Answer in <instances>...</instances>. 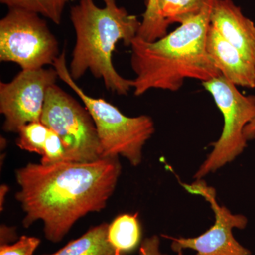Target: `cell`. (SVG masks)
<instances>
[{
	"label": "cell",
	"instance_id": "obj_18",
	"mask_svg": "<svg viewBox=\"0 0 255 255\" xmlns=\"http://www.w3.org/2000/svg\"><path fill=\"white\" fill-rule=\"evenodd\" d=\"M63 162H65V151L63 143L58 134L49 129L41 155V163L49 165Z\"/></svg>",
	"mask_w": 255,
	"mask_h": 255
},
{
	"label": "cell",
	"instance_id": "obj_3",
	"mask_svg": "<svg viewBox=\"0 0 255 255\" xmlns=\"http://www.w3.org/2000/svg\"><path fill=\"white\" fill-rule=\"evenodd\" d=\"M103 1L105 6L99 7L94 0H80L70 9L76 40L68 70L75 81L89 70L109 91L126 96L132 89V80L119 75L112 56L119 41L131 46L141 21L119 6L117 0Z\"/></svg>",
	"mask_w": 255,
	"mask_h": 255
},
{
	"label": "cell",
	"instance_id": "obj_4",
	"mask_svg": "<svg viewBox=\"0 0 255 255\" xmlns=\"http://www.w3.org/2000/svg\"><path fill=\"white\" fill-rule=\"evenodd\" d=\"M53 67L58 78L75 92L93 119L100 140L102 158L125 157L132 166L141 163L142 148L155 132V124L149 116L129 117L103 99L87 95L72 78L63 50Z\"/></svg>",
	"mask_w": 255,
	"mask_h": 255
},
{
	"label": "cell",
	"instance_id": "obj_8",
	"mask_svg": "<svg viewBox=\"0 0 255 255\" xmlns=\"http://www.w3.org/2000/svg\"><path fill=\"white\" fill-rule=\"evenodd\" d=\"M54 68L21 70L9 82H0V113L4 117L2 129L18 132L20 128L41 121L48 88L56 83Z\"/></svg>",
	"mask_w": 255,
	"mask_h": 255
},
{
	"label": "cell",
	"instance_id": "obj_6",
	"mask_svg": "<svg viewBox=\"0 0 255 255\" xmlns=\"http://www.w3.org/2000/svg\"><path fill=\"white\" fill-rule=\"evenodd\" d=\"M41 122L60 137L65 162H91L102 158L100 140L91 115L56 84L47 91Z\"/></svg>",
	"mask_w": 255,
	"mask_h": 255
},
{
	"label": "cell",
	"instance_id": "obj_24",
	"mask_svg": "<svg viewBox=\"0 0 255 255\" xmlns=\"http://www.w3.org/2000/svg\"><path fill=\"white\" fill-rule=\"evenodd\" d=\"M79 1H80V0H79Z\"/></svg>",
	"mask_w": 255,
	"mask_h": 255
},
{
	"label": "cell",
	"instance_id": "obj_20",
	"mask_svg": "<svg viewBox=\"0 0 255 255\" xmlns=\"http://www.w3.org/2000/svg\"><path fill=\"white\" fill-rule=\"evenodd\" d=\"M160 241L157 236L145 238L140 244L139 255H168L159 251Z\"/></svg>",
	"mask_w": 255,
	"mask_h": 255
},
{
	"label": "cell",
	"instance_id": "obj_16",
	"mask_svg": "<svg viewBox=\"0 0 255 255\" xmlns=\"http://www.w3.org/2000/svg\"><path fill=\"white\" fill-rule=\"evenodd\" d=\"M169 25L159 14V0H147L137 37L146 41L153 42L167 34Z\"/></svg>",
	"mask_w": 255,
	"mask_h": 255
},
{
	"label": "cell",
	"instance_id": "obj_2",
	"mask_svg": "<svg viewBox=\"0 0 255 255\" xmlns=\"http://www.w3.org/2000/svg\"><path fill=\"white\" fill-rule=\"evenodd\" d=\"M216 1L157 41H146L137 36L132 41L130 64L135 74L132 80L135 96L154 89L177 92L186 79L203 82L221 75L206 49Z\"/></svg>",
	"mask_w": 255,
	"mask_h": 255
},
{
	"label": "cell",
	"instance_id": "obj_23",
	"mask_svg": "<svg viewBox=\"0 0 255 255\" xmlns=\"http://www.w3.org/2000/svg\"><path fill=\"white\" fill-rule=\"evenodd\" d=\"M9 191V187L5 185V184L1 185V188H0V209H1V211H2V210L4 209L2 206L4 204L5 196H6V194H7Z\"/></svg>",
	"mask_w": 255,
	"mask_h": 255
},
{
	"label": "cell",
	"instance_id": "obj_15",
	"mask_svg": "<svg viewBox=\"0 0 255 255\" xmlns=\"http://www.w3.org/2000/svg\"><path fill=\"white\" fill-rule=\"evenodd\" d=\"M9 9H20L44 16L57 25L61 23L69 0H0Z\"/></svg>",
	"mask_w": 255,
	"mask_h": 255
},
{
	"label": "cell",
	"instance_id": "obj_5",
	"mask_svg": "<svg viewBox=\"0 0 255 255\" xmlns=\"http://www.w3.org/2000/svg\"><path fill=\"white\" fill-rule=\"evenodd\" d=\"M212 96L223 117V131L213 150L194 176L201 179L241 155L247 147L244 129L255 119V95L242 94L237 86L222 75L201 82Z\"/></svg>",
	"mask_w": 255,
	"mask_h": 255
},
{
	"label": "cell",
	"instance_id": "obj_1",
	"mask_svg": "<svg viewBox=\"0 0 255 255\" xmlns=\"http://www.w3.org/2000/svg\"><path fill=\"white\" fill-rule=\"evenodd\" d=\"M122 170L119 157L91 162L28 163L16 169L20 189L15 199L25 214L23 228L41 221L47 241L60 243L79 220L105 209Z\"/></svg>",
	"mask_w": 255,
	"mask_h": 255
},
{
	"label": "cell",
	"instance_id": "obj_10",
	"mask_svg": "<svg viewBox=\"0 0 255 255\" xmlns=\"http://www.w3.org/2000/svg\"><path fill=\"white\" fill-rule=\"evenodd\" d=\"M210 24L255 65V25L232 0H216Z\"/></svg>",
	"mask_w": 255,
	"mask_h": 255
},
{
	"label": "cell",
	"instance_id": "obj_7",
	"mask_svg": "<svg viewBox=\"0 0 255 255\" xmlns=\"http://www.w3.org/2000/svg\"><path fill=\"white\" fill-rule=\"evenodd\" d=\"M60 53L56 37L39 15L9 9L0 21V61L36 70L53 65Z\"/></svg>",
	"mask_w": 255,
	"mask_h": 255
},
{
	"label": "cell",
	"instance_id": "obj_9",
	"mask_svg": "<svg viewBox=\"0 0 255 255\" xmlns=\"http://www.w3.org/2000/svg\"><path fill=\"white\" fill-rule=\"evenodd\" d=\"M190 194L203 196L209 203L215 214V223L211 228L196 238H172V251L182 255L184 249L196 252V255H251V251L241 246L233 237V228L244 229L248 219L243 215L233 214L216 201V191L206 185L204 181L197 179L191 184H182Z\"/></svg>",
	"mask_w": 255,
	"mask_h": 255
},
{
	"label": "cell",
	"instance_id": "obj_17",
	"mask_svg": "<svg viewBox=\"0 0 255 255\" xmlns=\"http://www.w3.org/2000/svg\"><path fill=\"white\" fill-rule=\"evenodd\" d=\"M49 128L41 121L25 124L17 133L16 145L23 150L42 155Z\"/></svg>",
	"mask_w": 255,
	"mask_h": 255
},
{
	"label": "cell",
	"instance_id": "obj_14",
	"mask_svg": "<svg viewBox=\"0 0 255 255\" xmlns=\"http://www.w3.org/2000/svg\"><path fill=\"white\" fill-rule=\"evenodd\" d=\"M215 0H159V14L169 25L199 14Z\"/></svg>",
	"mask_w": 255,
	"mask_h": 255
},
{
	"label": "cell",
	"instance_id": "obj_13",
	"mask_svg": "<svg viewBox=\"0 0 255 255\" xmlns=\"http://www.w3.org/2000/svg\"><path fill=\"white\" fill-rule=\"evenodd\" d=\"M138 214L119 215L109 225L107 238L111 246L120 255L135 251L141 240Z\"/></svg>",
	"mask_w": 255,
	"mask_h": 255
},
{
	"label": "cell",
	"instance_id": "obj_21",
	"mask_svg": "<svg viewBox=\"0 0 255 255\" xmlns=\"http://www.w3.org/2000/svg\"><path fill=\"white\" fill-rule=\"evenodd\" d=\"M17 239L16 228L1 225L0 228V246L9 245L11 242L16 241Z\"/></svg>",
	"mask_w": 255,
	"mask_h": 255
},
{
	"label": "cell",
	"instance_id": "obj_12",
	"mask_svg": "<svg viewBox=\"0 0 255 255\" xmlns=\"http://www.w3.org/2000/svg\"><path fill=\"white\" fill-rule=\"evenodd\" d=\"M109 223L92 227L81 237L70 241L59 251L44 255H120L107 238Z\"/></svg>",
	"mask_w": 255,
	"mask_h": 255
},
{
	"label": "cell",
	"instance_id": "obj_11",
	"mask_svg": "<svg viewBox=\"0 0 255 255\" xmlns=\"http://www.w3.org/2000/svg\"><path fill=\"white\" fill-rule=\"evenodd\" d=\"M206 49L221 75L236 86L255 88V65L228 43L211 24Z\"/></svg>",
	"mask_w": 255,
	"mask_h": 255
},
{
	"label": "cell",
	"instance_id": "obj_22",
	"mask_svg": "<svg viewBox=\"0 0 255 255\" xmlns=\"http://www.w3.org/2000/svg\"><path fill=\"white\" fill-rule=\"evenodd\" d=\"M244 135L247 140H253L255 138V119L245 128Z\"/></svg>",
	"mask_w": 255,
	"mask_h": 255
},
{
	"label": "cell",
	"instance_id": "obj_19",
	"mask_svg": "<svg viewBox=\"0 0 255 255\" xmlns=\"http://www.w3.org/2000/svg\"><path fill=\"white\" fill-rule=\"evenodd\" d=\"M40 243L38 238L22 236L14 244L0 246V255H33Z\"/></svg>",
	"mask_w": 255,
	"mask_h": 255
}]
</instances>
